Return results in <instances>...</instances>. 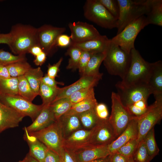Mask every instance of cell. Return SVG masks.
I'll return each mask as SVG.
<instances>
[{
  "instance_id": "7",
  "label": "cell",
  "mask_w": 162,
  "mask_h": 162,
  "mask_svg": "<svg viewBox=\"0 0 162 162\" xmlns=\"http://www.w3.org/2000/svg\"><path fill=\"white\" fill-rule=\"evenodd\" d=\"M112 110L108 120L112 127L117 138L127 128L133 117L122 102L117 93L111 95Z\"/></svg>"
},
{
  "instance_id": "36",
  "label": "cell",
  "mask_w": 162,
  "mask_h": 162,
  "mask_svg": "<svg viewBox=\"0 0 162 162\" xmlns=\"http://www.w3.org/2000/svg\"><path fill=\"white\" fill-rule=\"evenodd\" d=\"M143 140L149 155L152 160L158 154L160 151L155 141L154 128L148 131Z\"/></svg>"
},
{
  "instance_id": "39",
  "label": "cell",
  "mask_w": 162,
  "mask_h": 162,
  "mask_svg": "<svg viewBox=\"0 0 162 162\" xmlns=\"http://www.w3.org/2000/svg\"><path fill=\"white\" fill-rule=\"evenodd\" d=\"M94 95V87H90L76 92L68 98L73 105Z\"/></svg>"
},
{
  "instance_id": "50",
  "label": "cell",
  "mask_w": 162,
  "mask_h": 162,
  "mask_svg": "<svg viewBox=\"0 0 162 162\" xmlns=\"http://www.w3.org/2000/svg\"><path fill=\"white\" fill-rule=\"evenodd\" d=\"M46 55L43 51L35 57L34 60V64L37 66H41L45 62Z\"/></svg>"
},
{
  "instance_id": "44",
  "label": "cell",
  "mask_w": 162,
  "mask_h": 162,
  "mask_svg": "<svg viewBox=\"0 0 162 162\" xmlns=\"http://www.w3.org/2000/svg\"><path fill=\"white\" fill-rule=\"evenodd\" d=\"M63 58L61 57L58 61L53 65L49 64L47 66V75L53 79L57 77L58 72L59 71V67L63 61Z\"/></svg>"
},
{
  "instance_id": "12",
  "label": "cell",
  "mask_w": 162,
  "mask_h": 162,
  "mask_svg": "<svg viewBox=\"0 0 162 162\" xmlns=\"http://www.w3.org/2000/svg\"><path fill=\"white\" fill-rule=\"evenodd\" d=\"M116 86L117 94L126 106L141 100H147L150 95L152 94L150 88L146 84L126 87L118 82Z\"/></svg>"
},
{
  "instance_id": "56",
  "label": "cell",
  "mask_w": 162,
  "mask_h": 162,
  "mask_svg": "<svg viewBox=\"0 0 162 162\" xmlns=\"http://www.w3.org/2000/svg\"><path fill=\"white\" fill-rule=\"evenodd\" d=\"M28 155H26V157L24 158V159L22 160H20L18 162H28Z\"/></svg>"
},
{
  "instance_id": "32",
  "label": "cell",
  "mask_w": 162,
  "mask_h": 162,
  "mask_svg": "<svg viewBox=\"0 0 162 162\" xmlns=\"http://www.w3.org/2000/svg\"><path fill=\"white\" fill-rule=\"evenodd\" d=\"M17 78L18 95L32 102L38 95L32 89L24 76Z\"/></svg>"
},
{
  "instance_id": "43",
  "label": "cell",
  "mask_w": 162,
  "mask_h": 162,
  "mask_svg": "<svg viewBox=\"0 0 162 162\" xmlns=\"http://www.w3.org/2000/svg\"><path fill=\"white\" fill-rule=\"evenodd\" d=\"M97 116L100 120H105L109 118V113L106 105L104 103H98L94 108Z\"/></svg>"
},
{
  "instance_id": "6",
  "label": "cell",
  "mask_w": 162,
  "mask_h": 162,
  "mask_svg": "<svg viewBox=\"0 0 162 162\" xmlns=\"http://www.w3.org/2000/svg\"><path fill=\"white\" fill-rule=\"evenodd\" d=\"M148 25L146 16H142L127 26L120 33L110 39L111 42L130 54L131 50L135 48L134 42L138 34Z\"/></svg>"
},
{
  "instance_id": "38",
  "label": "cell",
  "mask_w": 162,
  "mask_h": 162,
  "mask_svg": "<svg viewBox=\"0 0 162 162\" xmlns=\"http://www.w3.org/2000/svg\"><path fill=\"white\" fill-rule=\"evenodd\" d=\"M26 60L25 55H14L0 49V65L6 66L20 61Z\"/></svg>"
},
{
  "instance_id": "21",
  "label": "cell",
  "mask_w": 162,
  "mask_h": 162,
  "mask_svg": "<svg viewBox=\"0 0 162 162\" xmlns=\"http://www.w3.org/2000/svg\"><path fill=\"white\" fill-rule=\"evenodd\" d=\"M110 41V39L106 35H100L96 38L82 42L74 43L71 41L69 46H76L82 51L96 53L106 51Z\"/></svg>"
},
{
  "instance_id": "26",
  "label": "cell",
  "mask_w": 162,
  "mask_h": 162,
  "mask_svg": "<svg viewBox=\"0 0 162 162\" xmlns=\"http://www.w3.org/2000/svg\"><path fill=\"white\" fill-rule=\"evenodd\" d=\"M106 51L92 55L82 76H97L101 74L99 72V69L105 57Z\"/></svg>"
},
{
  "instance_id": "46",
  "label": "cell",
  "mask_w": 162,
  "mask_h": 162,
  "mask_svg": "<svg viewBox=\"0 0 162 162\" xmlns=\"http://www.w3.org/2000/svg\"><path fill=\"white\" fill-rule=\"evenodd\" d=\"M70 36L62 34L58 37L56 43V46L61 47L69 46L71 41Z\"/></svg>"
},
{
  "instance_id": "37",
  "label": "cell",
  "mask_w": 162,
  "mask_h": 162,
  "mask_svg": "<svg viewBox=\"0 0 162 162\" xmlns=\"http://www.w3.org/2000/svg\"><path fill=\"white\" fill-rule=\"evenodd\" d=\"M132 156L134 162H150L152 160L149 155L143 140L138 143Z\"/></svg>"
},
{
  "instance_id": "49",
  "label": "cell",
  "mask_w": 162,
  "mask_h": 162,
  "mask_svg": "<svg viewBox=\"0 0 162 162\" xmlns=\"http://www.w3.org/2000/svg\"><path fill=\"white\" fill-rule=\"evenodd\" d=\"M111 162H128L129 158L116 152L111 154Z\"/></svg>"
},
{
  "instance_id": "48",
  "label": "cell",
  "mask_w": 162,
  "mask_h": 162,
  "mask_svg": "<svg viewBox=\"0 0 162 162\" xmlns=\"http://www.w3.org/2000/svg\"><path fill=\"white\" fill-rule=\"evenodd\" d=\"M41 82L47 86L53 87H58L57 86L58 84L64 85L63 83L57 82L55 79L50 77L47 74L43 77Z\"/></svg>"
},
{
  "instance_id": "14",
  "label": "cell",
  "mask_w": 162,
  "mask_h": 162,
  "mask_svg": "<svg viewBox=\"0 0 162 162\" xmlns=\"http://www.w3.org/2000/svg\"><path fill=\"white\" fill-rule=\"evenodd\" d=\"M117 138L114 129L108 118L100 120L94 127L90 145L96 146L108 145Z\"/></svg>"
},
{
  "instance_id": "53",
  "label": "cell",
  "mask_w": 162,
  "mask_h": 162,
  "mask_svg": "<svg viewBox=\"0 0 162 162\" xmlns=\"http://www.w3.org/2000/svg\"><path fill=\"white\" fill-rule=\"evenodd\" d=\"M43 51L41 47L38 45H35L31 47L28 51L30 53L35 57L40 53Z\"/></svg>"
},
{
  "instance_id": "4",
  "label": "cell",
  "mask_w": 162,
  "mask_h": 162,
  "mask_svg": "<svg viewBox=\"0 0 162 162\" xmlns=\"http://www.w3.org/2000/svg\"><path fill=\"white\" fill-rule=\"evenodd\" d=\"M103 62L109 73L118 76L122 79L129 67L130 54L124 52L110 41Z\"/></svg>"
},
{
  "instance_id": "31",
  "label": "cell",
  "mask_w": 162,
  "mask_h": 162,
  "mask_svg": "<svg viewBox=\"0 0 162 162\" xmlns=\"http://www.w3.org/2000/svg\"><path fill=\"white\" fill-rule=\"evenodd\" d=\"M60 88L51 87L46 85L41 82L40 85L39 95L44 106L50 105L55 100Z\"/></svg>"
},
{
  "instance_id": "27",
  "label": "cell",
  "mask_w": 162,
  "mask_h": 162,
  "mask_svg": "<svg viewBox=\"0 0 162 162\" xmlns=\"http://www.w3.org/2000/svg\"><path fill=\"white\" fill-rule=\"evenodd\" d=\"M24 76L34 92L39 95L40 85L43 76V72L40 67H31Z\"/></svg>"
},
{
  "instance_id": "3",
  "label": "cell",
  "mask_w": 162,
  "mask_h": 162,
  "mask_svg": "<svg viewBox=\"0 0 162 162\" xmlns=\"http://www.w3.org/2000/svg\"><path fill=\"white\" fill-rule=\"evenodd\" d=\"M119 12L117 34L129 24L146 15L149 8V0H117Z\"/></svg>"
},
{
  "instance_id": "45",
  "label": "cell",
  "mask_w": 162,
  "mask_h": 162,
  "mask_svg": "<svg viewBox=\"0 0 162 162\" xmlns=\"http://www.w3.org/2000/svg\"><path fill=\"white\" fill-rule=\"evenodd\" d=\"M60 156V162H77L73 153L64 148Z\"/></svg>"
},
{
  "instance_id": "13",
  "label": "cell",
  "mask_w": 162,
  "mask_h": 162,
  "mask_svg": "<svg viewBox=\"0 0 162 162\" xmlns=\"http://www.w3.org/2000/svg\"><path fill=\"white\" fill-rule=\"evenodd\" d=\"M68 26L70 31L71 41L79 43L96 38L100 35L92 25L78 21L70 22Z\"/></svg>"
},
{
  "instance_id": "40",
  "label": "cell",
  "mask_w": 162,
  "mask_h": 162,
  "mask_svg": "<svg viewBox=\"0 0 162 162\" xmlns=\"http://www.w3.org/2000/svg\"><path fill=\"white\" fill-rule=\"evenodd\" d=\"M138 145L137 139H132L120 147L116 152L128 158L132 156Z\"/></svg>"
},
{
  "instance_id": "24",
  "label": "cell",
  "mask_w": 162,
  "mask_h": 162,
  "mask_svg": "<svg viewBox=\"0 0 162 162\" xmlns=\"http://www.w3.org/2000/svg\"><path fill=\"white\" fill-rule=\"evenodd\" d=\"M61 128L64 138L82 128L77 114H65L57 121Z\"/></svg>"
},
{
  "instance_id": "55",
  "label": "cell",
  "mask_w": 162,
  "mask_h": 162,
  "mask_svg": "<svg viewBox=\"0 0 162 162\" xmlns=\"http://www.w3.org/2000/svg\"><path fill=\"white\" fill-rule=\"evenodd\" d=\"M27 154L28 157V162H39L35 159L31 157L28 153Z\"/></svg>"
},
{
  "instance_id": "42",
  "label": "cell",
  "mask_w": 162,
  "mask_h": 162,
  "mask_svg": "<svg viewBox=\"0 0 162 162\" xmlns=\"http://www.w3.org/2000/svg\"><path fill=\"white\" fill-rule=\"evenodd\" d=\"M93 54L94 53L82 51L80 59L78 68L79 73L81 76L83 75L87 65Z\"/></svg>"
},
{
  "instance_id": "47",
  "label": "cell",
  "mask_w": 162,
  "mask_h": 162,
  "mask_svg": "<svg viewBox=\"0 0 162 162\" xmlns=\"http://www.w3.org/2000/svg\"><path fill=\"white\" fill-rule=\"evenodd\" d=\"M44 162H60V157L58 154L48 149L46 154Z\"/></svg>"
},
{
  "instance_id": "22",
  "label": "cell",
  "mask_w": 162,
  "mask_h": 162,
  "mask_svg": "<svg viewBox=\"0 0 162 162\" xmlns=\"http://www.w3.org/2000/svg\"><path fill=\"white\" fill-rule=\"evenodd\" d=\"M56 121L53 113L49 105L44 106L32 123L24 127L28 133L40 130Z\"/></svg>"
},
{
  "instance_id": "51",
  "label": "cell",
  "mask_w": 162,
  "mask_h": 162,
  "mask_svg": "<svg viewBox=\"0 0 162 162\" xmlns=\"http://www.w3.org/2000/svg\"><path fill=\"white\" fill-rule=\"evenodd\" d=\"M11 38V36L10 32L7 34L0 33V44H6L8 45Z\"/></svg>"
},
{
  "instance_id": "41",
  "label": "cell",
  "mask_w": 162,
  "mask_h": 162,
  "mask_svg": "<svg viewBox=\"0 0 162 162\" xmlns=\"http://www.w3.org/2000/svg\"><path fill=\"white\" fill-rule=\"evenodd\" d=\"M110 14L118 20L119 16V7L117 0H98Z\"/></svg>"
},
{
  "instance_id": "8",
  "label": "cell",
  "mask_w": 162,
  "mask_h": 162,
  "mask_svg": "<svg viewBox=\"0 0 162 162\" xmlns=\"http://www.w3.org/2000/svg\"><path fill=\"white\" fill-rule=\"evenodd\" d=\"M28 133L37 138L49 149L60 155L64 148V137L57 121L40 130Z\"/></svg>"
},
{
  "instance_id": "28",
  "label": "cell",
  "mask_w": 162,
  "mask_h": 162,
  "mask_svg": "<svg viewBox=\"0 0 162 162\" xmlns=\"http://www.w3.org/2000/svg\"><path fill=\"white\" fill-rule=\"evenodd\" d=\"M72 104L68 98H62L51 103L49 106L53 113L56 121L67 113Z\"/></svg>"
},
{
  "instance_id": "29",
  "label": "cell",
  "mask_w": 162,
  "mask_h": 162,
  "mask_svg": "<svg viewBox=\"0 0 162 162\" xmlns=\"http://www.w3.org/2000/svg\"><path fill=\"white\" fill-rule=\"evenodd\" d=\"M94 95L72 105L65 114H77L94 109L98 104Z\"/></svg>"
},
{
  "instance_id": "18",
  "label": "cell",
  "mask_w": 162,
  "mask_h": 162,
  "mask_svg": "<svg viewBox=\"0 0 162 162\" xmlns=\"http://www.w3.org/2000/svg\"><path fill=\"white\" fill-rule=\"evenodd\" d=\"M24 117L0 101V134L8 129L18 126Z\"/></svg>"
},
{
  "instance_id": "20",
  "label": "cell",
  "mask_w": 162,
  "mask_h": 162,
  "mask_svg": "<svg viewBox=\"0 0 162 162\" xmlns=\"http://www.w3.org/2000/svg\"><path fill=\"white\" fill-rule=\"evenodd\" d=\"M155 99L162 98V62L152 63L147 81Z\"/></svg>"
},
{
  "instance_id": "11",
  "label": "cell",
  "mask_w": 162,
  "mask_h": 162,
  "mask_svg": "<svg viewBox=\"0 0 162 162\" xmlns=\"http://www.w3.org/2000/svg\"><path fill=\"white\" fill-rule=\"evenodd\" d=\"M0 101L25 117H30L33 122L39 114L44 106L37 105L19 95H0Z\"/></svg>"
},
{
  "instance_id": "54",
  "label": "cell",
  "mask_w": 162,
  "mask_h": 162,
  "mask_svg": "<svg viewBox=\"0 0 162 162\" xmlns=\"http://www.w3.org/2000/svg\"><path fill=\"white\" fill-rule=\"evenodd\" d=\"M90 162H111L110 154L106 157L96 159Z\"/></svg>"
},
{
  "instance_id": "30",
  "label": "cell",
  "mask_w": 162,
  "mask_h": 162,
  "mask_svg": "<svg viewBox=\"0 0 162 162\" xmlns=\"http://www.w3.org/2000/svg\"><path fill=\"white\" fill-rule=\"evenodd\" d=\"M17 77L0 78V95H18Z\"/></svg>"
},
{
  "instance_id": "33",
  "label": "cell",
  "mask_w": 162,
  "mask_h": 162,
  "mask_svg": "<svg viewBox=\"0 0 162 162\" xmlns=\"http://www.w3.org/2000/svg\"><path fill=\"white\" fill-rule=\"evenodd\" d=\"M77 115L82 127L87 129L94 128L100 120L96 115L94 108Z\"/></svg>"
},
{
  "instance_id": "15",
  "label": "cell",
  "mask_w": 162,
  "mask_h": 162,
  "mask_svg": "<svg viewBox=\"0 0 162 162\" xmlns=\"http://www.w3.org/2000/svg\"><path fill=\"white\" fill-rule=\"evenodd\" d=\"M102 75L103 74L101 73L97 76H82L73 84L64 88H59L53 102L62 98H68L74 92L82 89L90 87L94 88L98 84L102 78Z\"/></svg>"
},
{
  "instance_id": "10",
  "label": "cell",
  "mask_w": 162,
  "mask_h": 162,
  "mask_svg": "<svg viewBox=\"0 0 162 162\" xmlns=\"http://www.w3.org/2000/svg\"><path fill=\"white\" fill-rule=\"evenodd\" d=\"M64 27L45 24L37 28V45L47 56L53 54L57 49L56 43L58 37L65 31Z\"/></svg>"
},
{
  "instance_id": "52",
  "label": "cell",
  "mask_w": 162,
  "mask_h": 162,
  "mask_svg": "<svg viewBox=\"0 0 162 162\" xmlns=\"http://www.w3.org/2000/svg\"><path fill=\"white\" fill-rule=\"evenodd\" d=\"M10 77L6 66L0 65V78L7 79Z\"/></svg>"
},
{
  "instance_id": "1",
  "label": "cell",
  "mask_w": 162,
  "mask_h": 162,
  "mask_svg": "<svg viewBox=\"0 0 162 162\" xmlns=\"http://www.w3.org/2000/svg\"><path fill=\"white\" fill-rule=\"evenodd\" d=\"M37 28L30 25L17 24L11 27L10 32L11 40L8 45L17 55H25L30 48L37 45Z\"/></svg>"
},
{
  "instance_id": "19",
  "label": "cell",
  "mask_w": 162,
  "mask_h": 162,
  "mask_svg": "<svg viewBox=\"0 0 162 162\" xmlns=\"http://www.w3.org/2000/svg\"><path fill=\"white\" fill-rule=\"evenodd\" d=\"M138 129L136 118L134 117L122 133L108 145L110 154L116 152L121 146L130 140L137 139Z\"/></svg>"
},
{
  "instance_id": "9",
  "label": "cell",
  "mask_w": 162,
  "mask_h": 162,
  "mask_svg": "<svg viewBox=\"0 0 162 162\" xmlns=\"http://www.w3.org/2000/svg\"><path fill=\"white\" fill-rule=\"evenodd\" d=\"M154 102L148 106L142 115L136 118L138 129L137 139L138 143L142 140L148 131L162 118V98L155 99Z\"/></svg>"
},
{
  "instance_id": "35",
  "label": "cell",
  "mask_w": 162,
  "mask_h": 162,
  "mask_svg": "<svg viewBox=\"0 0 162 162\" xmlns=\"http://www.w3.org/2000/svg\"><path fill=\"white\" fill-rule=\"evenodd\" d=\"M68 47L65 55L69 56L70 58L66 68L75 70L78 69L79 61L82 50L76 46H70Z\"/></svg>"
},
{
  "instance_id": "2",
  "label": "cell",
  "mask_w": 162,
  "mask_h": 162,
  "mask_svg": "<svg viewBox=\"0 0 162 162\" xmlns=\"http://www.w3.org/2000/svg\"><path fill=\"white\" fill-rule=\"evenodd\" d=\"M130 54L129 69L122 80L118 83L126 87L147 84L152 63L145 61L135 48L131 50Z\"/></svg>"
},
{
  "instance_id": "16",
  "label": "cell",
  "mask_w": 162,
  "mask_h": 162,
  "mask_svg": "<svg viewBox=\"0 0 162 162\" xmlns=\"http://www.w3.org/2000/svg\"><path fill=\"white\" fill-rule=\"evenodd\" d=\"M94 128L90 129L81 128L64 138L63 148L73 152L90 145Z\"/></svg>"
},
{
  "instance_id": "57",
  "label": "cell",
  "mask_w": 162,
  "mask_h": 162,
  "mask_svg": "<svg viewBox=\"0 0 162 162\" xmlns=\"http://www.w3.org/2000/svg\"><path fill=\"white\" fill-rule=\"evenodd\" d=\"M128 162H134L133 158L132 156L129 158Z\"/></svg>"
},
{
  "instance_id": "34",
  "label": "cell",
  "mask_w": 162,
  "mask_h": 162,
  "mask_svg": "<svg viewBox=\"0 0 162 162\" xmlns=\"http://www.w3.org/2000/svg\"><path fill=\"white\" fill-rule=\"evenodd\" d=\"M10 77H18L24 76L31 67L26 60L18 62L6 66Z\"/></svg>"
},
{
  "instance_id": "25",
  "label": "cell",
  "mask_w": 162,
  "mask_h": 162,
  "mask_svg": "<svg viewBox=\"0 0 162 162\" xmlns=\"http://www.w3.org/2000/svg\"><path fill=\"white\" fill-rule=\"evenodd\" d=\"M148 24L162 26V0H149V8L146 15Z\"/></svg>"
},
{
  "instance_id": "23",
  "label": "cell",
  "mask_w": 162,
  "mask_h": 162,
  "mask_svg": "<svg viewBox=\"0 0 162 162\" xmlns=\"http://www.w3.org/2000/svg\"><path fill=\"white\" fill-rule=\"evenodd\" d=\"M23 138L29 146V155L39 162H44L46 154L48 149L35 136L30 135L26 129Z\"/></svg>"
},
{
  "instance_id": "5",
  "label": "cell",
  "mask_w": 162,
  "mask_h": 162,
  "mask_svg": "<svg viewBox=\"0 0 162 162\" xmlns=\"http://www.w3.org/2000/svg\"><path fill=\"white\" fill-rule=\"evenodd\" d=\"M83 14L87 20L103 28H117V20L98 0H87L83 6Z\"/></svg>"
},
{
  "instance_id": "17",
  "label": "cell",
  "mask_w": 162,
  "mask_h": 162,
  "mask_svg": "<svg viewBox=\"0 0 162 162\" xmlns=\"http://www.w3.org/2000/svg\"><path fill=\"white\" fill-rule=\"evenodd\" d=\"M72 152L77 162H90L96 159L106 157L110 154L108 145H90Z\"/></svg>"
}]
</instances>
